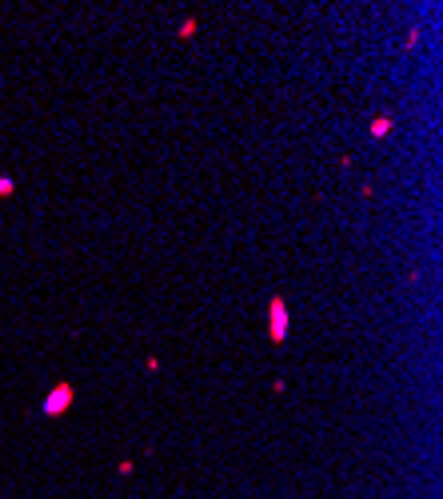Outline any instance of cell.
<instances>
[{
    "mask_svg": "<svg viewBox=\"0 0 443 499\" xmlns=\"http://www.w3.org/2000/svg\"><path fill=\"white\" fill-rule=\"evenodd\" d=\"M68 403H72V387H56V391L44 400V416H60Z\"/></svg>",
    "mask_w": 443,
    "mask_h": 499,
    "instance_id": "1",
    "label": "cell"
},
{
    "mask_svg": "<svg viewBox=\"0 0 443 499\" xmlns=\"http://www.w3.org/2000/svg\"><path fill=\"white\" fill-rule=\"evenodd\" d=\"M287 336V307L284 300H271V339H284Z\"/></svg>",
    "mask_w": 443,
    "mask_h": 499,
    "instance_id": "2",
    "label": "cell"
},
{
    "mask_svg": "<svg viewBox=\"0 0 443 499\" xmlns=\"http://www.w3.org/2000/svg\"><path fill=\"white\" fill-rule=\"evenodd\" d=\"M387 128H392V120H376V124H371V132H376V136H383Z\"/></svg>",
    "mask_w": 443,
    "mask_h": 499,
    "instance_id": "3",
    "label": "cell"
}]
</instances>
